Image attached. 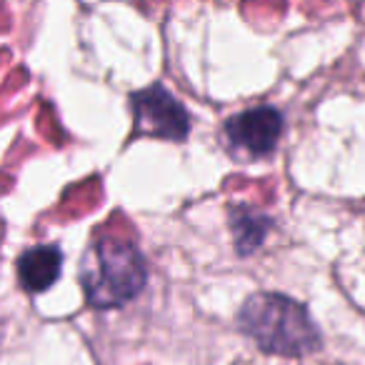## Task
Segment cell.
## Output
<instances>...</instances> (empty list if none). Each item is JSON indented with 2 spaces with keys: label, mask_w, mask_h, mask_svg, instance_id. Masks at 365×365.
Instances as JSON below:
<instances>
[{
  "label": "cell",
  "mask_w": 365,
  "mask_h": 365,
  "mask_svg": "<svg viewBox=\"0 0 365 365\" xmlns=\"http://www.w3.org/2000/svg\"><path fill=\"white\" fill-rule=\"evenodd\" d=\"M238 325L263 353L303 358L320 348V330L308 308L280 293H255L243 303Z\"/></svg>",
  "instance_id": "cell-1"
},
{
  "label": "cell",
  "mask_w": 365,
  "mask_h": 365,
  "mask_svg": "<svg viewBox=\"0 0 365 365\" xmlns=\"http://www.w3.org/2000/svg\"><path fill=\"white\" fill-rule=\"evenodd\" d=\"M148 280V265L138 245L123 238L96 240L81 260V285L98 310L120 308L138 298Z\"/></svg>",
  "instance_id": "cell-2"
},
{
  "label": "cell",
  "mask_w": 365,
  "mask_h": 365,
  "mask_svg": "<svg viewBox=\"0 0 365 365\" xmlns=\"http://www.w3.org/2000/svg\"><path fill=\"white\" fill-rule=\"evenodd\" d=\"M135 130L163 140H185L190 133V115L173 93L163 86H150L130 96Z\"/></svg>",
  "instance_id": "cell-3"
},
{
  "label": "cell",
  "mask_w": 365,
  "mask_h": 365,
  "mask_svg": "<svg viewBox=\"0 0 365 365\" xmlns=\"http://www.w3.org/2000/svg\"><path fill=\"white\" fill-rule=\"evenodd\" d=\"M283 113L273 106H258L233 115L225 123V140L233 155L238 158H265L278 148L283 135Z\"/></svg>",
  "instance_id": "cell-4"
},
{
  "label": "cell",
  "mask_w": 365,
  "mask_h": 365,
  "mask_svg": "<svg viewBox=\"0 0 365 365\" xmlns=\"http://www.w3.org/2000/svg\"><path fill=\"white\" fill-rule=\"evenodd\" d=\"M63 273V250L58 245H36L18 258V280L28 293L53 288Z\"/></svg>",
  "instance_id": "cell-5"
},
{
  "label": "cell",
  "mask_w": 365,
  "mask_h": 365,
  "mask_svg": "<svg viewBox=\"0 0 365 365\" xmlns=\"http://www.w3.org/2000/svg\"><path fill=\"white\" fill-rule=\"evenodd\" d=\"M270 228H273V220L258 208L238 205L230 210V233H233L238 255H250L253 250H258Z\"/></svg>",
  "instance_id": "cell-6"
}]
</instances>
